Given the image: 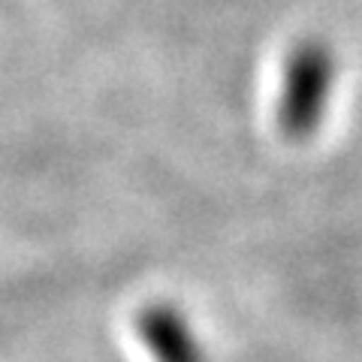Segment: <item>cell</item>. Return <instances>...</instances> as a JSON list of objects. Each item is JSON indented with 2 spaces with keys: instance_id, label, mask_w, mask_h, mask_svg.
I'll list each match as a JSON object with an SVG mask.
<instances>
[{
  "instance_id": "1",
  "label": "cell",
  "mask_w": 362,
  "mask_h": 362,
  "mask_svg": "<svg viewBox=\"0 0 362 362\" xmlns=\"http://www.w3.org/2000/svg\"><path fill=\"white\" fill-rule=\"evenodd\" d=\"M335 85V54L323 40H299L281 73L278 127L293 142H305L320 130Z\"/></svg>"
},
{
  "instance_id": "2",
  "label": "cell",
  "mask_w": 362,
  "mask_h": 362,
  "mask_svg": "<svg viewBox=\"0 0 362 362\" xmlns=\"http://www.w3.org/2000/svg\"><path fill=\"white\" fill-rule=\"evenodd\" d=\"M136 335L154 362H209L197 329L185 311L169 302H151L136 314Z\"/></svg>"
}]
</instances>
